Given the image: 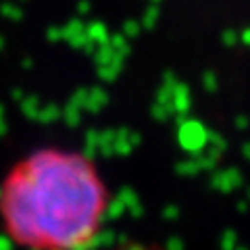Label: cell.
Returning a JSON list of instances; mask_svg holds the SVG:
<instances>
[{
  "label": "cell",
  "instance_id": "obj_1",
  "mask_svg": "<svg viewBox=\"0 0 250 250\" xmlns=\"http://www.w3.org/2000/svg\"><path fill=\"white\" fill-rule=\"evenodd\" d=\"M111 213L106 186L90 154L44 148L29 154L0 188V217L25 250H88Z\"/></svg>",
  "mask_w": 250,
  "mask_h": 250
},
{
  "label": "cell",
  "instance_id": "obj_2",
  "mask_svg": "<svg viewBox=\"0 0 250 250\" xmlns=\"http://www.w3.org/2000/svg\"><path fill=\"white\" fill-rule=\"evenodd\" d=\"M61 113H62V111H61L57 104H46V106H42L40 111H38L36 119L42 121V123H52V121L61 119Z\"/></svg>",
  "mask_w": 250,
  "mask_h": 250
},
{
  "label": "cell",
  "instance_id": "obj_3",
  "mask_svg": "<svg viewBox=\"0 0 250 250\" xmlns=\"http://www.w3.org/2000/svg\"><path fill=\"white\" fill-rule=\"evenodd\" d=\"M61 117L65 119L71 127H75V125H80V121H82V108H77V106H73V104H67L65 106V111L61 113Z\"/></svg>",
  "mask_w": 250,
  "mask_h": 250
},
{
  "label": "cell",
  "instance_id": "obj_4",
  "mask_svg": "<svg viewBox=\"0 0 250 250\" xmlns=\"http://www.w3.org/2000/svg\"><path fill=\"white\" fill-rule=\"evenodd\" d=\"M21 111L25 117H29V119H36V115L38 111H40V104H38V98H25V100H21Z\"/></svg>",
  "mask_w": 250,
  "mask_h": 250
},
{
  "label": "cell",
  "instance_id": "obj_5",
  "mask_svg": "<svg viewBox=\"0 0 250 250\" xmlns=\"http://www.w3.org/2000/svg\"><path fill=\"white\" fill-rule=\"evenodd\" d=\"M85 36H88V40H104V27L98 25V23H92V25L88 27V31H85Z\"/></svg>",
  "mask_w": 250,
  "mask_h": 250
},
{
  "label": "cell",
  "instance_id": "obj_6",
  "mask_svg": "<svg viewBox=\"0 0 250 250\" xmlns=\"http://www.w3.org/2000/svg\"><path fill=\"white\" fill-rule=\"evenodd\" d=\"M0 13H2L6 19H13V21L21 19V11L15 4H2V6H0Z\"/></svg>",
  "mask_w": 250,
  "mask_h": 250
},
{
  "label": "cell",
  "instance_id": "obj_7",
  "mask_svg": "<svg viewBox=\"0 0 250 250\" xmlns=\"http://www.w3.org/2000/svg\"><path fill=\"white\" fill-rule=\"evenodd\" d=\"M48 38H50V40H62V27L48 29Z\"/></svg>",
  "mask_w": 250,
  "mask_h": 250
},
{
  "label": "cell",
  "instance_id": "obj_8",
  "mask_svg": "<svg viewBox=\"0 0 250 250\" xmlns=\"http://www.w3.org/2000/svg\"><path fill=\"white\" fill-rule=\"evenodd\" d=\"M6 134V123H4V119H0V136H4Z\"/></svg>",
  "mask_w": 250,
  "mask_h": 250
},
{
  "label": "cell",
  "instance_id": "obj_9",
  "mask_svg": "<svg viewBox=\"0 0 250 250\" xmlns=\"http://www.w3.org/2000/svg\"><path fill=\"white\" fill-rule=\"evenodd\" d=\"M2 44H4V42H2V38H0V48H2Z\"/></svg>",
  "mask_w": 250,
  "mask_h": 250
}]
</instances>
